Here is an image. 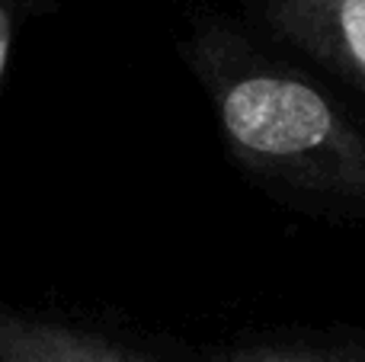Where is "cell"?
I'll list each match as a JSON object with an SVG mask.
<instances>
[{
  "instance_id": "6da1fadb",
  "label": "cell",
  "mask_w": 365,
  "mask_h": 362,
  "mask_svg": "<svg viewBox=\"0 0 365 362\" xmlns=\"http://www.w3.org/2000/svg\"><path fill=\"white\" fill-rule=\"evenodd\" d=\"M182 61L244 177L298 212L365 224V119L356 109L218 13L192 23Z\"/></svg>"
},
{
  "instance_id": "7a4b0ae2",
  "label": "cell",
  "mask_w": 365,
  "mask_h": 362,
  "mask_svg": "<svg viewBox=\"0 0 365 362\" xmlns=\"http://www.w3.org/2000/svg\"><path fill=\"white\" fill-rule=\"evenodd\" d=\"M259 32L365 96V0H253Z\"/></svg>"
},
{
  "instance_id": "3957f363",
  "label": "cell",
  "mask_w": 365,
  "mask_h": 362,
  "mask_svg": "<svg viewBox=\"0 0 365 362\" xmlns=\"http://www.w3.org/2000/svg\"><path fill=\"white\" fill-rule=\"evenodd\" d=\"M0 362H154L113 337L0 308Z\"/></svg>"
},
{
  "instance_id": "277c9868",
  "label": "cell",
  "mask_w": 365,
  "mask_h": 362,
  "mask_svg": "<svg viewBox=\"0 0 365 362\" xmlns=\"http://www.w3.org/2000/svg\"><path fill=\"white\" fill-rule=\"evenodd\" d=\"M208 362H365V350L340 340L259 337L215 346Z\"/></svg>"
},
{
  "instance_id": "5b68a950",
  "label": "cell",
  "mask_w": 365,
  "mask_h": 362,
  "mask_svg": "<svg viewBox=\"0 0 365 362\" xmlns=\"http://www.w3.org/2000/svg\"><path fill=\"white\" fill-rule=\"evenodd\" d=\"M4 55H6V16L0 10V71H4Z\"/></svg>"
}]
</instances>
